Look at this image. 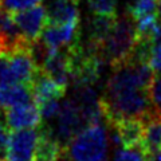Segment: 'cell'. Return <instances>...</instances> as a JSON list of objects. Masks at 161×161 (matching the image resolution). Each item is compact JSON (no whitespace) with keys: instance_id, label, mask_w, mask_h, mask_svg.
<instances>
[{"instance_id":"52a82bcc","label":"cell","mask_w":161,"mask_h":161,"mask_svg":"<svg viewBox=\"0 0 161 161\" xmlns=\"http://www.w3.org/2000/svg\"><path fill=\"white\" fill-rule=\"evenodd\" d=\"M42 42L51 50L69 48L80 44V26L79 23L71 24H48L42 34Z\"/></svg>"},{"instance_id":"4316f807","label":"cell","mask_w":161,"mask_h":161,"mask_svg":"<svg viewBox=\"0 0 161 161\" xmlns=\"http://www.w3.org/2000/svg\"><path fill=\"white\" fill-rule=\"evenodd\" d=\"M6 161H8V160H6Z\"/></svg>"},{"instance_id":"cb8c5ba5","label":"cell","mask_w":161,"mask_h":161,"mask_svg":"<svg viewBox=\"0 0 161 161\" xmlns=\"http://www.w3.org/2000/svg\"><path fill=\"white\" fill-rule=\"evenodd\" d=\"M148 64L153 70V73L161 74V40L153 44L152 50H150Z\"/></svg>"},{"instance_id":"4fadbf2b","label":"cell","mask_w":161,"mask_h":161,"mask_svg":"<svg viewBox=\"0 0 161 161\" xmlns=\"http://www.w3.org/2000/svg\"><path fill=\"white\" fill-rule=\"evenodd\" d=\"M144 136L141 141V148L148 157L158 153L161 150V113L153 112L142 119Z\"/></svg>"},{"instance_id":"e0dca14e","label":"cell","mask_w":161,"mask_h":161,"mask_svg":"<svg viewBox=\"0 0 161 161\" xmlns=\"http://www.w3.org/2000/svg\"><path fill=\"white\" fill-rule=\"evenodd\" d=\"M158 0H133L129 6V15L134 20L148 16H157Z\"/></svg>"},{"instance_id":"5bb4252c","label":"cell","mask_w":161,"mask_h":161,"mask_svg":"<svg viewBox=\"0 0 161 161\" xmlns=\"http://www.w3.org/2000/svg\"><path fill=\"white\" fill-rule=\"evenodd\" d=\"M110 128L117 133L122 148L141 147V141H142V136H144L142 119H137V118L124 119L112 125Z\"/></svg>"},{"instance_id":"d4e9b609","label":"cell","mask_w":161,"mask_h":161,"mask_svg":"<svg viewBox=\"0 0 161 161\" xmlns=\"http://www.w3.org/2000/svg\"><path fill=\"white\" fill-rule=\"evenodd\" d=\"M148 161H161V150L158 153H156L153 156H150V157H148Z\"/></svg>"},{"instance_id":"7c38bea8","label":"cell","mask_w":161,"mask_h":161,"mask_svg":"<svg viewBox=\"0 0 161 161\" xmlns=\"http://www.w3.org/2000/svg\"><path fill=\"white\" fill-rule=\"evenodd\" d=\"M48 24H71L79 23V6L78 0H53L47 8Z\"/></svg>"},{"instance_id":"7402d4cb","label":"cell","mask_w":161,"mask_h":161,"mask_svg":"<svg viewBox=\"0 0 161 161\" xmlns=\"http://www.w3.org/2000/svg\"><path fill=\"white\" fill-rule=\"evenodd\" d=\"M60 106H62V103H60L58 99L47 101V102L39 105L38 108L40 110L42 119L43 121H50V119H53V118H57L59 112H60Z\"/></svg>"},{"instance_id":"2e32d148","label":"cell","mask_w":161,"mask_h":161,"mask_svg":"<svg viewBox=\"0 0 161 161\" xmlns=\"http://www.w3.org/2000/svg\"><path fill=\"white\" fill-rule=\"evenodd\" d=\"M117 16H99L95 15L89 22V44L98 46L114 27Z\"/></svg>"},{"instance_id":"603a6c76","label":"cell","mask_w":161,"mask_h":161,"mask_svg":"<svg viewBox=\"0 0 161 161\" xmlns=\"http://www.w3.org/2000/svg\"><path fill=\"white\" fill-rule=\"evenodd\" d=\"M152 105L157 113H161V74H154L149 89Z\"/></svg>"},{"instance_id":"6da1fadb","label":"cell","mask_w":161,"mask_h":161,"mask_svg":"<svg viewBox=\"0 0 161 161\" xmlns=\"http://www.w3.org/2000/svg\"><path fill=\"white\" fill-rule=\"evenodd\" d=\"M136 43H137L136 23L130 15H124L117 18L112 31L98 46H90V44L89 46L97 51L105 64L109 63L112 67H115L130 57Z\"/></svg>"},{"instance_id":"ac0fdd59","label":"cell","mask_w":161,"mask_h":161,"mask_svg":"<svg viewBox=\"0 0 161 161\" xmlns=\"http://www.w3.org/2000/svg\"><path fill=\"white\" fill-rule=\"evenodd\" d=\"M118 0H87L92 12L99 16H117Z\"/></svg>"},{"instance_id":"44dd1931","label":"cell","mask_w":161,"mask_h":161,"mask_svg":"<svg viewBox=\"0 0 161 161\" xmlns=\"http://www.w3.org/2000/svg\"><path fill=\"white\" fill-rule=\"evenodd\" d=\"M9 136V130L4 124V113L3 110H0V161L8 160Z\"/></svg>"},{"instance_id":"9c48e42d","label":"cell","mask_w":161,"mask_h":161,"mask_svg":"<svg viewBox=\"0 0 161 161\" xmlns=\"http://www.w3.org/2000/svg\"><path fill=\"white\" fill-rule=\"evenodd\" d=\"M3 113L4 124L8 130H12V132L23 129H36L42 125L43 121L40 110L35 102L3 110Z\"/></svg>"},{"instance_id":"ba28073f","label":"cell","mask_w":161,"mask_h":161,"mask_svg":"<svg viewBox=\"0 0 161 161\" xmlns=\"http://www.w3.org/2000/svg\"><path fill=\"white\" fill-rule=\"evenodd\" d=\"M39 141V128L15 130L9 136L8 161H32Z\"/></svg>"},{"instance_id":"83f0119b","label":"cell","mask_w":161,"mask_h":161,"mask_svg":"<svg viewBox=\"0 0 161 161\" xmlns=\"http://www.w3.org/2000/svg\"><path fill=\"white\" fill-rule=\"evenodd\" d=\"M0 2H2V0H0Z\"/></svg>"},{"instance_id":"7a4b0ae2","label":"cell","mask_w":161,"mask_h":161,"mask_svg":"<svg viewBox=\"0 0 161 161\" xmlns=\"http://www.w3.org/2000/svg\"><path fill=\"white\" fill-rule=\"evenodd\" d=\"M109 138L102 124L85 128L64 148L69 161H106Z\"/></svg>"},{"instance_id":"5b68a950","label":"cell","mask_w":161,"mask_h":161,"mask_svg":"<svg viewBox=\"0 0 161 161\" xmlns=\"http://www.w3.org/2000/svg\"><path fill=\"white\" fill-rule=\"evenodd\" d=\"M70 48H50L48 55L44 59L40 70L58 82L60 86L67 87L71 82V51Z\"/></svg>"},{"instance_id":"8992f818","label":"cell","mask_w":161,"mask_h":161,"mask_svg":"<svg viewBox=\"0 0 161 161\" xmlns=\"http://www.w3.org/2000/svg\"><path fill=\"white\" fill-rule=\"evenodd\" d=\"M7 59L15 82L31 86L32 80L40 71V67L38 66L36 60L32 55L31 46L15 50L14 53L8 55Z\"/></svg>"},{"instance_id":"277c9868","label":"cell","mask_w":161,"mask_h":161,"mask_svg":"<svg viewBox=\"0 0 161 161\" xmlns=\"http://www.w3.org/2000/svg\"><path fill=\"white\" fill-rule=\"evenodd\" d=\"M12 18L20 34L30 43H34L40 39L44 28L48 26L47 8H44L40 4L36 7L28 8L26 11L12 14Z\"/></svg>"},{"instance_id":"30bf717a","label":"cell","mask_w":161,"mask_h":161,"mask_svg":"<svg viewBox=\"0 0 161 161\" xmlns=\"http://www.w3.org/2000/svg\"><path fill=\"white\" fill-rule=\"evenodd\" d=\"M64 148L54 137L53 129L47 124L39 126V141L32 161H60Z\"/></svg>"},{"instance_id":"9a60e30c","label":"cell","mask_w":161,"mask_h":161,"mask_svg":"<svg viewBox=\"0 0 161 161\" xmlns=\"http://www.w3.org/2000/svg\"><path fill=\"white\" fill-rule=\"evenodd\" d=\"M34 101L30 85L15 83L11 86L0 87V110H7L16 106L31 103Z\"/></svg>"},{"instance_id":"3957f363","label":"cell","mask_w":161,"mask_h":161,"mask_svg":"<svg viewBox=\"0 0 161 161\" xmlns=\"http://www.w3.org/2000/svg\"><path fill=\"white\" fill-rule=\"evenodd\" d=\"M86 126L87 122L77 103L71 98H67L66 101H63L60 106V112L57 117V125H55V129H53V134L58 140V142L63 148H66L75 136H78Z\"/></svg>"},{"instance_id":"ffe728a7","label":"cell","mask_w":161,"mask_h":161,"mask_svg":"<svg viewBox=\"0 0 161 161\" xmlns=\"http://www.w3.org/2000/svg\"><path fill=\"white\" fill-rule=\"evenodd\" d=\"M39 2L40 0H2L0 2V8L9 14H16L39 6Z\"/></svg>"},{"instance_id":"d6986e66","label":"cell","mask_w":161,"mask_h":161,"mask_svg":"<svg viewBox=\"0 0 161 161\" xmlns=\"http://www.w3.org/2000/svg\"><path fill=\"white\" fill-rule=\"evenodd\" d=\"M114 161H148V156L141 147L121 148L115 153Z\"/></svg>"},{"instance_id":"484cf974","label":"cell","mask_w":161,"mask_h":161,"mask_svg":"<svg viewBox=\"0 0 161 161\" xmlns=\"http://www.w3.org/2000/svg\"><path fill=\"white\" fill-rule=\"evenodd\" d=\"M157 19L161 23V0H158V3H157Z\"/></svg>"},{"instance_id":"8fae6325","label":"cell","mask_w":161,"mask_h":161,"mask_svg":"<svg viewBox=\"0 0 161 161\" xmlns=\"http://www.w3.org/2000/svg\"><path fill=\"white\" fill-rule=\"evenodd\" d=\"M31 90L34 95V102L38 106L47 102V101H54V99L59 101L60 98H63L64 93H66V87L60 86L58 82H55L53 78H50L42 70L32 80Z\"/></svg>"}]
</instances>
